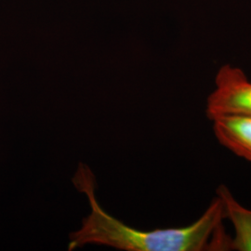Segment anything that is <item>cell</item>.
<instances>
[{
  "label": "cell",
  "instance_id": "obj_1",
  "mask_svg": "<svg viewBox=\"0 0 251 251\" xmlns=\"http://www.w3.org/2000/svg\"><path fill=\"white\" fill-rule=\"evenodd\" d=\"M75 187L85 194L91 212L80 229L70 234L68 251L93 244L127 251H230L231 238L225 234L223 222L225 206L216 197L203 215L182 228L140 231L109 215L95 197V176L86 164L80 163L72 179Z\"/></svg>",
  "mask_w": 251,
  "mask_h": 251
},
{
  "label": "cell",
  "instance_id": "obj_2",
  "mask_svg": "<svg viewBox=\"0 0 251 251\" xmlns=\"http://www.w3.org/2000/svg\"><path fill=\"white\" fill-rule=\"evenodd\" d=\"M206 117L210 120L230 115L251 117V81L241 68L226 63L215 76V88L208 95Z\"/></svg>",
  "mask_w": 251,
  "mask_h": 251
},
{
  "label": "cell",
  "instance_id": "obj_3",
  "mask_svg": "<svg viewBox=\"0 0 251 251\" xmlns=\"http://www.w3.org/2000/svg\"><path fill=\"white\" fill-rule=\"evenodd\" d=\"M219 143L234 154L251 162V117L230 115L212 119Z\"/></svg>",
  "mask_w": 251,
  "mask_h": 251
},
{
  "label": "cell",
  "instance_id": "obj_4",
  "mask_svg": "<svg viewBox=\"0 0 251 251\" xmlns=\"http://www.w3.org/2000/svg\"><path fill=\"white\" fill-rule=\"evenodd\" d=\"M217 196L224 203L225 219L232 222L234 229L230 251H251V209L240 205L225 185L217 189Z\"/></svg>",
  "mask_w": 251,
  "mask_h": 251
}]
</instances>
